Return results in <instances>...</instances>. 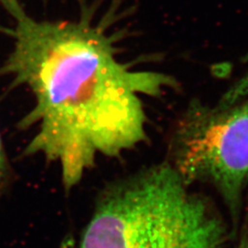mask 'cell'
<instances>
[{"instance_id": "cell-2", "label": "cell", "mask_w": 248, "mask_h": 248, "mask_svg": "<svg viewBox=\"0 0 248 248\" xmlns=\"http://www.w3.org/2000/svg\"><path fill=\"white\" fill-rule=\"evenodd\" d=\"M225 213L163 160L107 186L79 248H230Z\"/></svg>"}, {"instance_id": "cell-3", "label": "cell", "mask_w": 248, "mask_h": 248, "mask_svg": "<svg viewBox=\"0 0 248 248\" xmlns=\"http://www.w3.org/2000/svg\"><path fill=\"white\" fill-rule=\"evenodd\" d=\"M165 160L189 184L217 193L237 238L248 189V96L228 106L191 103L171 127Z\"/></svg>"}, {"instance_id": "cell-5", "label": "cell", "mask_w": 248, "mask_h": 248, "mask_svg": "<svg viewBox=\"0 0 248 248\" xmlns=\"http://www.w3.org/2000/svg\"><path fill=\"white\" fill-rule=\"evenodd\" d=\"M7 170V160H6V155L4 151V146L2 143V139L0 136V185L2 184L4 177L6 175Z\"/></svg>"}, {"instance_id": "cell-4", "label": "cell", "mask_w": 248, "mask_h": 248, "mask_svg": "<svg viewBox=\"0 0 248 248\" xmlns=\"http://www.w3.org/2000/svg\"><path fill=\"white\" fill-rule=\"evenodd\" d=\"M236 241L237 243L235 248H248V226L247 225V222L242 223Z\"/></svg>"}, {"instance_id": "cell-1", "label": "cell", "mask_w": 248, "mask_h": 248, "mask_svg": "<svg viewBox=\"0 0 248 248\" xmlns=\"http://www.w3.org/2000/svg\"><path fill=\"white\" fill-rule=\"evenodd\" d=\"M13 19L12 48L0 74L31 91L23 119L35 135L27 155L59 165L66 189L77 186L98 155L119 157L148 140L141 94L158 96L165 78L127 71L108 36L83 13L75 20L37 19L18 0H0Z\"/></svg>"}]
</instances>
